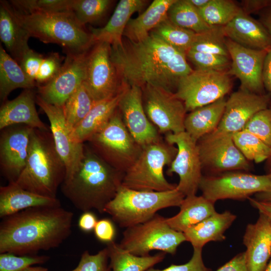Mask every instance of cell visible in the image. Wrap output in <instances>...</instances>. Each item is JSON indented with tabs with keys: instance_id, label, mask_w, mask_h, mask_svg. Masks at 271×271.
Segmentation results:
<instances>
[{
	"instance_id": "obj_24",
	"label": "cell",
	"mask_w": 271,
	"mask_h": 271,
	"mask_svg": "<svg viewBox=\"0 0 271 271\" xmlns=\"http://www.w3.org/2000/svg\"><path fill=\"white\" fill-rule=\"evenodd\" d=\"M224 37L245 47L256 50H271V35L259 22L241 12L222 27Z\"/></svg>"
},
{
	"instance_id": "obj_62",
	"label": "cell",
	"mask_w": 271,
	"mask_h": 271,
	"mask_svg": "<svg viewBox=\"0 0 271 271\" xmlns=\"http://www.w3.org/2000/svg\"><path fill=\"white\" fill-rule=\"evenodd\" d=\"M71 271H77V267H76V268H75L74 269H73V270Z\"/></svg>"
},
{
	"instance_id": "obj_12",
	"label": "cell",
	"mask_w": 271,
	"mask_h": 271,
	"mask_svg": "<svg viewBox=\"0 0 271 271\" xmlns=\"http://www.w3.org/2000/svg\"><path fill=\"white\" fill-rule=\"evenodd\" d=\"M142 89L145 112L159 133H177L185 131L187 110L174 92L147 85Z\"/></svg>"
},
{
	"instance_id": "obj_30",
	"label": "cell",
	"mask_w": 271,
	"mask_h": 271,
	"mask_svg": "<svg viewBox=\"0 0 271 271\" xmlns=\"http://www.w3.org/2000/svg\"><path fill=\"white\" fill-rule=\"evenodd\" d=\"M226 101L224 97L189 112L185 119V131L197 142L215 131L223 116Z\"/></svg>"
},
{
	"instance_id": "obj_4",
	"label": "cell",
	"mask_w": 271,
	"mask_h": 271,
	"mask_svg": "<svg viewBox=\"0 0 271 271\" xmlns=\"http://www.w3.org/2000/svg\"><path fill=\"white\" fill-rule=\"evenodd\" d=\"M65 176L50 129L33 128L26 165L15 183L32 193L56 198Z\"/></svg>"
},
{
	"instance_id": "obj_9",
	"label": "cell",
	"mask_w": 271,
	"mask_h": 271,
	"mask_svg": "<svg viewBox=\"0 0 271 271\" xmlns=\"http://www.w3.org/2000/svg\"><path fill=\"white\" fill-rule=\"evenodd\" d=\"M185 241L184 233L172 228L166 218L157 213L147 222L126 228L119 244L130 253L144 256L153 250L175 254L178 247Z\"/></svg>"
},
{
	"instance_id": "obj_49",
	"label": "cell",
	"mask_w": 271,
	"mask_h": 271,
	"mask_svg": "<svg viewBox=\"0 0 271 271\" xmlns=\"http://www.w3.org/2000/svg\"><path fill=\"white\" fill-rule=\"evenodd\" d=\"M44 58L43 55L30 48L24 54L19 63L25 74L35 82Z\"/></svg>"
},
{
	"instance_id": "obj_44",
	"label": "cell",
	"mask_w": 271,
	"mask_h": 271,
	"mask_svg": "<svg viewBox=\"0 0 271 271\" xmlns=\"http://www.w3.org/2000/svg\"><path fill=\"white\" fill-rule=\"evenodd\" d=\"M243 129L253 134L271 148V108L257 112L247 122Z\"/></svg>"
},
{
	"instance_id": "obj_56",
	"label": "cell",
	"mask_w": 271,
	"mask_h": 271,
	"mask_svg": "<svg viewBox=\"0 0 271 271\" xmlns=\"http://www.w3.org/2000/svg\"><path fill=\"white\" fill-rule=\"evenodd\" d=\"M259 22L271 35V5L260 12Z\"/></svg>"
},
{
	"instance_id": "obj_55",
	"label": "cell",
	"mask_w": 271,
	"mask_h": 271,
	"mask_svg": "<svg viewBox=\"0 0 271 271\" xmlns=\"http://www.w3.org/2000/svg\"><path fill=\"white\" fill-rule=\"evenodd\" d=\"M251 205L259 212L266 216L271 223V203L258 200L251 197L248 198Z\"/></svg>"
},
{
	"instance_id": "obj_25",
	"label": "cell",
	"mask_w": 271,
	"mask_h": 271,
	"mask_svg": "<svg viewBox=\"0 0 271 271\" xmlns=\"http://www.w3.org/2000/svg\"><path fill=\"white\" fill-rule=\"evenodd\" d=\"M146 3L143 0H120L107 24L102 28L90 27L95 43L105 42L111 47L122 46V36L131 16L140 12Z\"/></svg>"
},
{
	"instance_id": "obj_19",
	"label": "cell",
	"mask_w": 271,
	"mask_h": 271,
	"mask_svg": "<svg viewBox=\"0 0 271 271\" xmlns=\"http://www.w3.org/2000/svg\"><path fill=\"white\" fill-rule=\"evenodd\" d=\"M36 103L46 114L49 121L50 129L56 149L65 166L66 179L72 174L80 162L83 154L84 143H79L73 140L62 107L46 102L37 94Z\"/></svg>"
},
{
	"instance_id": "obj_37",
	"label": "cell",
	"mask_w": 271,
	"mask_h": 271,
	"mask_svg": "<svg viewBox=\"0 0 271 271\" xmlns=\"http://www.w3.org/2000/svg\"><path fill=\"white\" fill-rule=\"evenodd\" d=\"M151 32L166 43L186 55L191 48L197 35V33L193 31L174 24L168 18Z\"/></svg>"
},
{
	"instance_id": "obj_36",
	"label": "cell",
	"mask_w": 271,
	"mask_h": 271,
	"mask_svg": "<svg viewBox=\"0 0 271 271\" xmlns=\"http://www.w3.org/2000/svg\"><path fill=\"white\" fill-rule=\"evenodd\" d=\"M96 102L83 82L64 104V115L72 131L85 118Z\"/></svg>"
},
{
	"instance_id": "obj_22",
	"label": "cell",
	"mask_w": 271,
	"mask_h": 271,
	"mask_svg": "<svg viewBox=\"0 0 271 271\" xmlns=\"http://www.w3.org/2000/svg\"><path fill=\"white\" fill-rule=\"evenodd\" d=\"M243 242L249 271H265L271 257V223L266 216L259 213L256 222L247 225Z\"/></svg>"
},
{
	"instance_id": "obj_40",
	"label": "cell",
	"mask_w": 271,
	"mask_h": 271,
	"mask_svg": "<svg viewBox=\"0 0 271 271\" xmlns=\"http://www.w3.org/2000/svg\"><path fill=\"white\" fill-rule=\"evenodd\" d=\"M112 2L110 0H74L71 12L78 22L84 26L102 18Z\"/></svg>"
},
{
	"instance_id": "obj_42",
	"label": "cell",
	"mask_w": 271,
	"mask_h": 271,
	"mask_svg": "<svg viewBox=\"0 0 271 271\" xmlns=\"http://www.w3.org/2000/svg\"><path fill=\"white\" fill-rule=\"evenodd\" d=\"M74 0H11L17 10L28 14L71 12Z\"/></svg>"
},
{
	"instance_id": "obj_8",
	"label": "cell",
	"mask_w": 271,
	"mask_h": 271,
	"mask_svg": "<svg viewBox=\"0 0 271 271\" xmlns=\"http://www.w3.org/2000/svg\"><path fill=\"white\" fill-rule=\"evenodd\" d=\"M87 142L102 159L123 173L137 160L143 149L127 130L118 108L106 125Z\"/></svg>"
},
{
	"instance_id": "obj_53",
	"label": "cell",
	"mask_w": 271,
	"mask_h": 271,
	"mask_svg": "<svg viewBox=\"0 0 271 271\" xmlns=\"http://www.w3.org/2000/svg\"><path fill=\"white\" fill-rule=\"evenodd\" d=\"M97 220L96 216L90 211L83 212L78 221L79 228L84 232H89L94 230Z\"/></svg>"
},
{
	"instance_id": "obj_35",
	"label": "cell",
	"mask_w": 271,
	"mask_h": 271,
	"mask_svg": "<svg viewBox=\"0 0 271 271\" xmlns=\"http://www.w3.org/2000/svg\"><path fill=\"white\" fill-rule=\"evenodd\" d=\"M168 18L174 24L197 34L208 31L214 27L205 22L198 10L188 0H176L169 9Z\"/></svg>"
},
{
	"instance_id": "obj_29",
	"label": "cell",
	"mask_w": 271,
	"mask_h": 271,
	"mask_svg": "<svg viewBox=\"0 0 271 271\" xmlns=\"http://www.w3.org/2000/svg\"><path fill=\"white\" fill-rule=\"evenodd\" d=\"M236 216L229 211L215 212L184 232L186 241L193 248L202 249L210 241H222L225 239L226 230L231 225Z\"/></svg>"
},
{
	"instance_id": "obj_3",
	"label": "cell",
	"mask_w": 271,
	"mask_h": 271,
	"mask_svg": "<svg viewBox=\"0 0 271 271\" xmlns=\"http://www.w3.org/2000/svg\"><path fill=\"white\" fill-rule=\"evenodd\" d=\"M124 173L102 159L84 144L83 156L77 167L61 186L64 195L83 212L94 209L105 213L107 204L122 184Z\"/></svg>"
},
{
	"instance_id": "obj_52",
	"label": "cell",
	"mask_w": 271,
	"mask_h": 271,
	"mask_svg": "<svg viewBox=\"0 0 271 271\" xmlns=\"http://www.w3.org/2000/svg\"><path fill=\"white\" fill-rule=\"evenodd\" d=\"M271 5V1L268 0H244L241 2L242 11L249 15L251 13L260 12Z\"/></svg>"
},
{
	"instance_id": "obj_27",
	"label": "cell",
	"mask_w": 271,
	"mask_h": 271,
	"mask_svg": "<svg viewBox=\"0 0 271 271\" xmlns=\"http://www.w3.org/2000/svg\"><path fill=\"white\" fill-rule=\"evenodd\" d=\"M30 37L18 21L12 5L7 1L0 2V38L10 55L19 63L29 49Z\"/></svg>"
},
{
	"instance_id": "obj_51",
	"label": "cell",
	"mask_w": 271,
	"mask_h": 271,
	"mask_svg": "<svg viewBox=\"0 0 271 271\" xmlns=\"http://www.w3.org/2000/svg\"><path fill=\"white\" fill-rule=\"evenodd\" d=\"M216 271H249L245 251L237 254Z\"/></svg>"
},
{
	"instance_id": "obj_46",
	"label": "cell",
	"mask_w": 271,
	"mask_h": 271,
	"mask_svg": "<svg viewBox=\"0 0 271 271\" xmlns=\"http://www.w3.org/2000/svg\"><path fill=\"white\" fill-rule=\"evenodd\" d=\"M109 260L107 247L95 254H91L86 250L81 255L77 271H110Z\"/></svg>"
},
{
	"instance_id": "obj_11",
	"label": "cell",
	"mask_w": 271,
	"mask_h": 271,
	"mask_svg": "<svg viewBox=\"0 0 271 271\" xmlns=\"http://www.w3.org/2000/svg\"><path fill=\"white\" fill-rule=\"evenodd\" d=\"M231 88L227 71L195 69L179 80L175 94L190 112L224 98Z\"/></svg>"
},
{
	"instance_id": "obj_39",
	"label": "cell",
	"mask_w": 271,
	"mask_h": 271,
	"mask_svg": "<svg viewBox=\"0 0 271 271\" xmlns=\"http://www.w3.org/2000/svg\"><path fill=\"white\" fill-rule=\"evenodd\" d=\"M232 138L236 147L248 161L258 163L268 158L271 148L248 131L242 129L236 132Z\"/></svg>"
},
{
	"instance_id": "obj_1",
	"label": "cell",
	"mask_w": 271,
	"mask_h": 271,
	"mask_svg": "<svg viewBox=\"0 0 271 271\" xmlns=\"http://www.w3.org/2000/svg\"><path fill=\"white\" fill-rule=\"evenodd\" d=\"M110 58L121 83L141 88L151 85L174 92L179 80L193 70L185 54L152 32L141 41L111 46Z\"/></svg>"
},
{
	"instance_id": "obj_2",
	"label": "cell",
	"mask_w": 271,
	"mask_h": 271,
	"mask_svg": "<svg viewBox=\"0 0 271 271\" xmlns=\"http://www.w3.org/2000/svg\"><path fill=\"white\" fill-rule=\"evenodd\" d=\"M73 218L61 205L31 207L4 217L0 253L33 255L57 247L71 233Z\"/></svg>"
},
{
	"instance_id": "obj_20",
	"label": "cell",
	"mask_w": 271,
	"mask_h": 271,
	"mask_svg": "<svg viewBox=\"0 0 271 271\" xmlns=\"http://www.w3.org/2000/svg\"><path fill=\"white\" fill-rule=\"evenodd\" d=\"M127 130L141 147L159 140V132L149 119L144 108L141 87L128 86L118 105Z\"/></svg>"
},
{
	"instance_id": "obj_10",
	"label": "cell",
	"mask_w": 271,
	"mask_h": 271,
	"mask_svg": "<svg viewBox=\"0 0 271 271\" xmlns=\"http://www.w3.org/2000/svg\"><path fill=\"white\" fill-rule=\"evenodd\" d=\"M199 189L213 203L219 200H243L253 194L271 191V176L232 171L203 175Z\"/></svg>"
},
{
	"instance_id": "obj_58",
	"label": "cell",
	"mask_w": 271,
	"mask_h": 271,
	"mask_svg": "<svg viewBox=\"0 0 271 271\" xmlns=\"http://www.w3.org/2000/svg\"><path fill=\"white\" fill-rule=\"evenodd\" d=\"M210 0H188V2L195 8L200 10L205 7Z\"/></svg>"
},
{
	"instance_id": "obj_26",
	"label": "cell",
	"mask_w": 271,
	"mask_h": 271,
	"mask_svg": "<svg viewBox=\"0 0 271 271\" xmlns=\"http://www.w3.org/2000/svg\"><path fill=\"white\" fill-rule=\"evenodd\" d=\"M127 86L125 85L116 95L96 102L83 120L72 131L73 140L84 144L104 127L118 108Z\"/></svg>"
},
{
	"instance_id": "obj_28",
	"label": "cell",
	"mask_w": 271,
	"mask_h": 271,
	"mask_svg": "<svg viewBox=\"0 0 271 271\" xmlns=\"http://www.w3.org/2000/svg\"><path fill=\"white\" fill-rule=\"evenodd\" d=\"M60 205V202L57 198L32 193L15 182L0 187V217L2 218L31 207Z\"/></svg>"
},
{
	"instance_id": "obj_47",
	"label": "cell",
	"mask_w": 271,
	"mask_h": 271,
	"mask_svg": "<svg viewBox=\"0 0 271 271\" xmlns=\"http://www.w3.org/2000/svg\"><path fill=\"white\" fill-rule=\"evenodd\" d=\"M62 59L57 53H51L44 57L36 79L37 86L47 84L53 80L60 71Z\"/></svg>"
},
{
	"instance_id": "obj_43",
	"label": "cell",
	"mask_w": 271,
	"mask_h": 271,
	"mask_svg": "<svg viewBox=\"0 0 271 271\" xmlns=\"http://www.w3.org/2000/svg\"><path fill=\"white\" fill-rule=\"evenodd\" d=\"M186 55L187 59L195 66L196 69L228 71L230 67V57L191 50Z\"/></svg>"
},
{
	"instance_id": "obj_50",
	"label": "cell",
	"mask_w": 271,
	"mask_h": 271,
	"mask_svg": "<svg viewBox=\"0 0 271 271\" xmlns=\"http://www.w3.org/2000/svg\"><path fill=\"white\" fill-rule=\"evenodd\" d=\"M94 232L98 240L108 243L113 241L115 235V229L110 220L102 219L97 221Z\"/></svg>"
},
{
	"instance_id": "obj_45",
	"label": "cell",
	"mask_w": 271,
	"mask_h": 271,
	"mask_svg": "<svg viewBox=\"0 0 271 271\" xmlns=\"http://www.w3.org/2000/svg\"><path fill=\"white\" fill-rule=\"evenodd\" d=\"M46 255H18L0 253V271H21L33 264L43 263L49 259Z\"/></svg>"
},
{
	"instance_id": "obj_57",
	"label": "cell",
	"mask_w": 271,
	"mask_h": 271,
	"mask_svg": "<svg viewBox=\"0 0 271 271\" xmlns=\"http://www.w3.org/2000/svg\"><path fill=\"white\" fill-rule=\"evenodd\" d=\"M255 195L258 200L271 203V191L258 193Z\"/></svg>"
},
{
	"instance_id": "obj_54",
	"label": "cell",
	"mask_w": 271,
	"mask_h": 271,
	"mask_svg": "<svg viewBox=\"0 0 271 271\" xmlns=\"http://www.w3.org/2000/svg\"><path fill=\"white\" fill-rule=\"evenodd\" d=\"M262 78L264 87L271 94V50L268 51L263 62Z\"/></svg>"
},
{
	"instance_id": "obj_5",
	"label": "cell",
	"mask_w": 271,
	"mask_h": 271,
	"mask_svg": "<svg viewBox=\"0 0 271 271\" xmlns=\"http://www.w3.org/2000/svg\"><path fill=\"white\" fill-rule=\"evenodd\" d=\"M12 8L18 21L30 37L45 43L59 45L66 54L86 53L96 44L90 32L71 12L28 14Z\"/></svg>"
},
{
	"instance_id": "obj_41",
	"label": "cell",
	"mask_w": 271,
	"mask_h": 271,
	"mask_svg": "<svg viewBox=\"0 0 271 271\" xmlns=\"http://www.w3.org/2000/svg\"><path fill=\"white\" fill-rule=\"evenodd\" d=\"M225 39L222 27L214 26L208 31L197 34L190 50L230 57Z\"/></svg>"
},
{
	"instance_id": "obj_48",
	"label": "cell",
	"mask_w": 271,
	"mask_h": 271,
	"mask_svg": "<svg viewBox=\"0 0 271 271\" xmlns=\"http://www.w3.org/2000/svg\"><path fill=\"white\" fill-rule=\"evenodd\" d=\"M202 249L193 248V253L191 259L184 264L179 265L172 264L163 269L151 267L146 271H211L204 263Z\"/></svg>"
},
{
	"instance_id": "obj_13",
	"label": "cell",
	"mask_w": 271,
	"mask_h": 271,
	"mask_svg": "<svg viewBox=\"0 0 271 271\" xmlns=\"http://www.w3.org/2000/svg\"><path fill=\"white\" fill-rule=\"evenodd\" d=\"M110 47L107 43H97L87 54L83 83L96 102L116 95L125 85L119 82Z\"/></svg>"
},
{
	"instance_id": "obj_18",
	"label": "cell",
	"mask_w": 271,
	"mask_h": 271,
	"mask_svg": "<svg viewBox=\"0 0 271 271\" xmlns=\"http://www.w3.org/2000/svg\"><path fill=\"white\" fill-rule=\"evenodd\" d=\"M33 129L18 124L1 130L0 169L9 183L15 182L25 167Z\"/></svg>"
},
{
	"instance_id": "obj_6",
	"label": "cell",
	"mask_w": 271,
	"mask_h": 271,
	"mask_svg": "<svg viewBox=\"0 0 271 271\" xmlns=\"http://www.w3.org/2000/svg\"><path fill=\"white\" fill-rule=\"evenodd\" d=\"M185 196L175 189L166 191L137 190L122 185L107 204L105 213L121 227L147 222L157 212L170 207H180Z\"/></svg>"
},
{
	"instance_id": "obj_15",
	"label": "cell",
	"mask_w": 271,
	"mask_h": 271,
	"mask_svg": "<svg viewBox=\"0 0 271 271\" xmlns=\"http://www.w3.org/2000/svg\"><path fill=\"white\" fill-rule=\"evenodd\" d=\"M232 135L213 131L197 141L203 170L210 174L249 171V161L236 147Z\"/></svg>"
},
{
	"instance_id": "obj_17",
	"label": "cell",
	"mask_w": 271,
	"mask_h": 271,
	"mask_svg": "<svg viewBox=\"0 0 271 271\" xmlns=\"http://www.w3.org/2000/svg\"><path fill=\"white\" fill-rule=\"evenodd\" d=\"M225 44L231 60L228 74L239 79L240 89L263 94L262 72L268 51L248 48L228 38L225 39Z\"/></svg>"
},
{
	"instance_id": "obj_61",
	"label": "cell",
	"mask_w": 271,
	"mask_h": 271,
	"mask_svg": "<svg viewBox=\"0 0 271 271\" xmlns=\"http://www.w3.org/2000/svg\"><path fill=\"white\" fill-rule=\"evenodd\" d=\"M265 271H271V257L270 258L269 262H268L266 266Z\"/></svg>"
},
{
	"instance_id": "obj_31",
	"label": "cell",
	"mask_w": 271,
	"mask_h": 271,
	"mask_svg": "<svg viewBox=\"0 0 271 271\" xmlns=\"http://www.w3.org/2000/svg\"><path fill=\"white\" fill-rule=\"evenodd\" d=\"M176 1H153L142 14L129 20L123 36L133 42L144 40L152 31L168 18L169 9Z\"/></svg>"
},
{
	"instance_id": "obj_34",
	"label": "cell",
	"mask_w": 271,
	"mask_h": 271,
	"mask_svg": "<svg viewBox=\"0 0 271 271\" xmlns=\"http://www.w3.org/2000/svg\"><path fill=\"white\" fill-rule=\"evenodd\" d=\"M109 266L112 271H146L162 262L166 253L141 256L133 254L112 241L107 243Z\"/></svg>"
},
{
	"instance_id": "obj_14",
	"label": "cell",
	"mask_w": 271,
	"mask_h": 271,
	"mask_svg": "<svg viewBox=\"0 0 271 271\" xmlns=\"http://www.w3.org/2000/svg\"><path fill=\"white\" fill-rule=\"evenodd\" d=\"M165 141L177 148L167 174L171 176L175 173L178 175L179 181L176 188L185 197L196 195L203 176L197 142L185 131L166 133Z\"/></svg>"
},
{
	"instance_id": "obj_16",
	"label": "cell",
	"mask_w": 271,
	"mask_h": 271,
	"mask_svg": "<svg viewBox=\"0 0 271 271\" xmlns=\"http://www.w3.org/2000/svg\"><path fill=\"white\" fill-rule=\"evenodd\" d=\"M88 52L80 54H67L58 74L47 84L38 86L37 94L49 104L63 107L84 82Z\"/></svg>"
},
{
	"instance_id": "obj_7",
	"label": "cell",
	"mask_w": 271,
	"mask_h": 271,
	"mask_svg": "<svg viewBox=\"0 0 271 271\" xmlns=\"http://www.w3.org/2000/svg\"><path fill=\"white\" fill-rule=\"evenodd\" d=\"M176 146L160 138L143 147L134 163L124 173L122 185L137 190L166 191L177 185L166 179L164 169L176 156Z\"/></svg>"
},
{
	"instance_id": "obj_23",
	"label": "cell",
	"mask_w": 271,
	"mask_h": 271,
	"mask_svg": "<svg viewBox=\"0 0 271 271\" xmlns=\"http://www.w3.org/2000/svg\"><path fill=\"white\" fill-rule=\"evenodd\" d=\"M37 94L34 89H25L19 96L2 103L0 108V129L24 124L33 128L49 130L40 119L36 104Z\"/></svg>"
},
{
	"instance_id": "obj_33",
	"label": "cell",
	"mask_w": 271,
	"mask_h": 271,
	"mask_svg": "<svg viewBox=\"0 0 271 271\" xmlns=\"http://www.w3.org/2000/svg\"><path fill=\"white\" fill-rule=\"evenodd\" d=\"M36 83L31 80L19 64L0 46V99L4 103L9 94L17 88L34 89Z\"/></svg>"
},
{
	"instance_id": "obj_21",
	"label": "cell",
	"mask_w": 271,
	"mask_h": 271,
	"mask_svg": "<svg viewBox=\"0 0 271 271\" xmlns=\"http://www.w3.org/2000/svg\"><path fill=\"white\" fill-rule=\"evenodd\" d=\"M271 94H256L239 89L226 100L221 121L214 131L231 133L242 130L258 111L268 108Z\"/></svg>"
},
{
	"instance_id": "obj_59",
	"label": "cell",
	"mask_w": 271,
	"mask_h": 271,
	"mask_svg": "<svg viewBox=\"0 0 271 271\" xmlns=\"http://www.w3.org/2000/svg\"><path fill=\"white\" fill-rule=\"evenodd\" d=\"M21 271H47V268L41 266H30Z\"/></svg>"
},
{
	"instance_id": "obj_32",
	"label": "cell",
	"mask_w": 271,
	"mask_h": 271,
	"mask_svg": "<svg viewBox=\"0 0 271 271\" xmlns=\"http://www.w3.org/2000/svg\"><path fill=\"white\" fill-rule=\"evenodd\" d=\"M214 204L202 195L186 196L180 206L179 213L166 218V222L173 229L183 233L216 212Z\"/></svg>"
},
{
	"instance_id": "obj_38",
	"label": "cell",
	"mask_w": 271,
	"mask_h": 271,
	"mask_svg": "<svg viewBox=\"0 0 271 271\" xmlns=\"http://www.w3.org/2000/svg\"><path fill=\"white\" fill-rule=\"evenodd\" d=\"M198 11L209 26L223 27L231 22L241 9L231 0H210L207 5Z\"/></svg>"
},
{
	"instance_id": "obj_60",
	"label": "cell",
	"mask_w": 271,
	"mask_h": 271,
	"mask_svg": "<svg viewBox=\"0 0 271 271\" xmlns=\"http://www.w3.org/2000/svg\"><path fill=\"white\" fill-rule=\"evenodd\" d=\"M267 161L268 167V172L267 174L271 176V152L268 158L267 159Z\"/></svg>"
}]
</instances>
